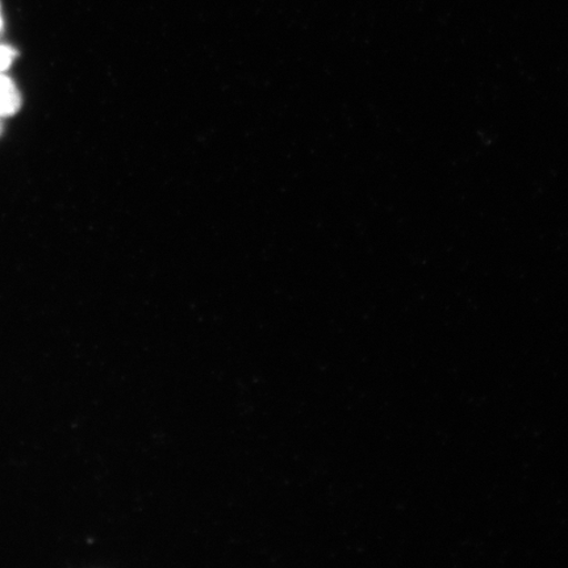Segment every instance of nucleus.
Masks as SVG:
<instances>
[{
	"label": "nucleus",
	"instance_id": "1",
	"mask_svg": "<svg viewBox=\"0 0 568 568\" xmlns=\"http://www.w3.org/2000/svg\"><path fill=\"white\" fill-rule=\"evenodd\" d=\"M21 97L11 78L0 73V119L10 118L19 112Z\"/></svg>",
	"mask_w": 568,
	"mask_h": 568
},
{
	"label": "nucleus",
	"instance_id": "2",
	"mask_svg": "<svg viewBox=\"0 0 568 568\" xmlns=\"http://www.w3.org/2000/svg\"><path fill=\"white\" fill-rule=\"evenodd\" d=\"M16 57V49L7 45H0V73H4L6 70L10 69Z\"/></svg>",
	"mask_w": 568,
	"mask_h": 568
},
{
	"label": "nucleus",
	"instance_id": "3",
	"mask_svg": "<svg viewBox=\"0 0 568 568\" xmlns=\"http://www.w3.org/2000/svg\"><path fill=\"white\" fill-rule=\"evenodd\" d=\"M3 30V17H2V11H0V32H2Z\"/></svg>",
	"mask_w": 568,
	"mask_h": 568
},
{
	"label": "nucleus",
	"instance_id": "4",
	"mask_svg": "<svg viewBox=\"0 0 568 568\" xmlns=\"http://www.w3.org/2000/svg\"><path fill=\"white\" fill-rule=\"evenodd\" d=\"M2 130H3L2 122H0V134H2Z\"/></svg>",
	"mask_w": 568,
	"mask_h": 568
}]
</instances>
